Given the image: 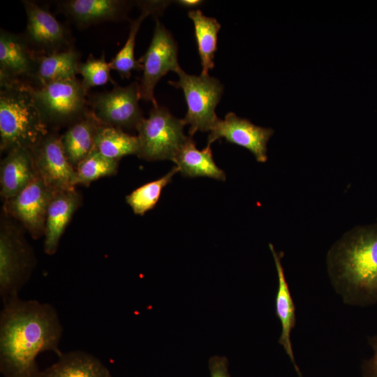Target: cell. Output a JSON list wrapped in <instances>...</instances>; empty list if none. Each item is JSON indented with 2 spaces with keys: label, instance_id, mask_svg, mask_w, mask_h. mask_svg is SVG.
<instances>
[{
  "label": "cell",
  "instance_id": "6da1fadb",
  "mask_svg": "<svg viewBox=\"0 0 377 377\" xmlns=\"http://www.w3.org/2000/svg\"><path fill=\"white\" fill-rule=\"evenodd\" d=\"M63 327L50 304L20 297L3 302L0 313V371L4 377H40L38 355L59 356Z\"/></svg>",
  "mask_w": 377,
  "mask_h": 377
},
{
  "label": "cell",
  "instance_id": "7a4b0ae2",
  "mask_svg": "<svg viewBox=\"0 0 377 377\" xmlns=\"http://www.w3.org/2000/svg\"><path fill=\"white\" fill-rule=\"evenodd\" d=\"M327 267L332 285L345 304H376L377 223L347 232L328 251Z\"/></svg>",
  "mask_w": 377,
  "mask_h": 377
},
{
  "label": "cell",
  "instance_id": "3957f363",
  "mask_svg": "<svg viewBox=\"0 0 377 377\" xmlns=\"http://www.w3.org/2000/svg\"><path fill=\"white\" fill-rule=\"evenodd\" d=\"M28 83L0 82V148L31 150L49 133Z\"/></svg>",
  "mask_w": 377,
  "mask_h": 377
},
{
  "label": "cell",
  "instance_id": "277c9868",
  "mask_svg": "<svg viewBox=\"0 0 377 377\" xmlns=\"http://www.w3.org/2000/svg\"><path fill=\"white\" fill-rule=\"evenodd\" d=\"M29 87L47 126L71 125L89 110L87 91L77 77Z\"/></svg>",
  "mask_w": 377,
  "mask_h": 377
},
{
  "label": "cell",
  "instance_id": "5b68a950",
  "mask_svg": "<svg viewBox=\"0 0 377 377\" xmlns=\"http://www.w3.org/2000/svg\"><path fill=\"white\" fill-rule=\"evenodd\" d=\"M186 123L173 116L165 108L154 107L148 118H144L137 131L138 156L147 161L174 160L188 140L184 134Z\"/></svg>",
  "mask_w": 377,
  "mask_h": 377
},
{
  "label": "cell",
  "instance_id": "8992f818",
  "mask_svg": "<svg viewBox=\"0 0 377 377\" xmlns=\"http://www.w3.org/2000/svg\"><path fill=\"white\" fill-rule=\"evenodd\" d=\"M177 73L179 80L169 81V84L184 91L187 112L183 119L190 126L189 134L210 132L219 120L215 109L223 94V85L209 75H189L182 68Z\"/></svg>",
  "mask_w": 377,
  "mask_h": 377
},
{
  "label": "cell",
  "instance_id": "52a82bcc",
  "mask_svg": "<svg viewBox=\"0 0 377 377\" xmlns=\"http://www.w3.org/2000/svg\"><path fill=\"white\" fill-rule=\"evenodd\" d=\"M34 264L33 252L20 231L3 223L0 230V295L3 303L19 297Z\"/></svg>",
  "mask_w": 377,
  "mask_h": 377
},
{
  "label": "cell",
  "instance_id": "ba28073f",
  "mask_svg": "<svg viewBox=\"0 0 377 377\" xmlns=\"http://www.w3.org/2000/svg\"><path fill=\"white\" fill-rule=\"evenodd\" d=\"M139 82L97 93L88 98L89 108L103 126L136 129L145 118L139 105Z\"/></svg>",
  "mask_w": 377,
  "mask_h": 377
},
{
  "label": "cell",
  "instance_id": "9c48e42d",
  "mask_svg": "<svg viewBox=\"0 0 377 377\" xmlns=\"http://www.w3.org/2000/svg\"><path fill=\"white\" fill-rule=\"evenodd\" d=\"M142 76L139 83L140 98L158 104L154 89L160 79L169 71L176 73L181 69L177 59V45L171 34L156 19L149 46L140 59Z\"/></svg>",
  "mask_w": 377,
  "mask_h": 377
},
{
  "label": "cell",
  "instance_id": "30bf717a",
  "mask_svg": "<svg viewBox=\"0 0 377 377\" xmlns=\"http://www.w3.org/2000/svg\"><path fill=\"white\" fill-rule=\"evenodd\" d=\"M22 3L27 18L22 36L36 55H47L74 47L70 31L47 8L32 1H22Z\"/></svg>",
  "mask_w": 377,
  "mask_h": 377
},
{
  "label": "cell",
  "instance_id": "8fae6325",
  "mask_svg": "<svg viewBox=\"0 0 377 377\" xmlns=\"http://www.w3.org/2000/svg\"><path fill=\"white\" fill-rule=\"evenodd\" d=\"M36 175L55 192L74 190L75 168L63 149L60 136L48 133L31 150Z\"/></svg>",
  "mask_w": 377,
  "mask_h": 377
},
{
  "label": "cell",
  "instance_id": "7c38bea8",
  "mask_svg": "<svg viewBox=\"0 0 377 377\" xmlns=\"http://www.w3.org/2000/svg\"><path fill=\"white\" fill-rule=\"evenodd\" d=\"M55 193L36 175L23 190L6 200L5 210L38 238L44 235L47 209Z\"/></svg>",
  "mask_w": 377,
  "mask_h": 377
},
{
  "label": "cell",
  "instance_id": "4fadbf2b",
  "mask_svg": "<svg viewBox=\"0 0 377 377\" xmlns=\"http://www.w3.org/2000/svg\"><path fill=\"white\" fill-rule=\"evenodd\" d=\"M274 133L270 128L256 126L249 119L228 112L224 119H220L209 132L207 145L219 138L242 147L251 151L256 161L265 163L267 160V145Z\"/></svg>",
  "mask_w": 377,
  "mask_h": 377
},
{
  "label": "cell",
  "instance_id": "5bb4252c",
  "mask_svg": "<svg viewBox=\"0 0 377 377\" xmlns=\"http://www.w3.org/2000/svg\"><path fill=\"white\" fill-rule=\"evenodd\" d=\"M36 56L22 35L1 29L0 82L21 81L30 84Z\"/></svg>",
  "mask_w": 377,
  "mask_h": 377
},
{
  "label": "cell",
  "instance_id": "9a60e30c",
  "mask_svg": "<svg viewBox=\"0 0 377 377\" xmlns=\"http://www.w3.org/2000/svg\"><path fill=\"white\" fill-rule=\"evenodd\" d=\"M59 8L78 28L105 22L117 21L124 16L127 3L119 0H68L59 1Z\"/></svg>",
  "mask_w": 377,
  "mask_h": 377
},
{
  "label": "cell",
  "instance_id": "2e32d148",
  "mask_svg": "<svg viewBox=\"0 0 377 377\" xmlns=\"http://www.w3.org/2000/svg\"><path fill=\"white\" fill-rule=\"evenodd\" d=\"M81 202L80 195L74 190L58 191L53 195L46 215L44 231V251L53 255L73 214Z\"/></svg>",
  "mask_w": 377,
  "mask_h": 377
},
{
  "label": "cell",
  "instance_id": "e0dca14e",
  "mask_svg": "<svg viewBox=\"0 0 377 377\" xmlns=\"http://www.w3.org/2000/svg\"><path fill=\"white\" fill-rule=\"evenodd\" d=\"M36 173L30 149L16 147L7 152L0 166L1 195L9 200L23 190Z\"/></svg>",
  "mask_w": 377,
  "mask_h": 377
},
{
  "label": "cell",
  "instance_id": "ac0fdd59",
  "mask_svg": "<svg viewBox=\"0 0 377 377\" xmlns=\"http://www.w3.org/2000/svg\"><path fill=\"white\" fill-rule=\"evenodd\" d=\"M269 246L274 258L278 276L275 313L281 325V332L278 342L283 346L299 376L301 373L295 362L290 339L291 332L296 324L295 307L286 279L281 256L272 244H269Z\"/></svg>",
  "mask_w": 377,
  "mask_h": 377
},
{
  "label": "cell",
  "instance_id": "d6986e66",
  "mask_svg": "<svg viewBox=\"0 0 377 377\" xmlns=\"http://www.w3.org/2000/svg\"><path fill=\"white\" fill-rule=\"evenodd\" d=\"M101 126L89 110L69 125L60 136L64 153L75 168L94 150L96 134Z\"/></svg>",
  "mask_w": 377,
  "mask_h": 377
},
{
  "label": "cell",
  "instance_id": "ffe728a7",
  "mask_svg": "<svg viewBox=\"0 0 377 377\" xmlns=\"http://www.w3.org/2000/svg\"><path fill=\"white\" fill-rule=\"evenodd\" d=\"M58 360L40 371V377H112L96 357L82 351L62 353Z\"/></svg>",
  "mask_w": 377,
  "mask_h": 377
},
{
  "label": "cell",
  "instance_id": "44dd1931",
  "mask_svg": "<svg viewBox=\"0 0 377 377\" xmlns=\"http://www.w3.org/2000/svg\"><path fill=\"white\" fill-rule=\"evenodd\" d=\"M80 62V52L75 47L47 55H37L35 72L29 84L39 87L75 77Z\"/></svg>",
  "mask_w": 377,
  "mask_h": 377
},
{
  "label": "cell",
  "instance_id": "7402d4cb",
  "mask_svg": "<svg viewBox=\"0 0 377 377\" xmlns=\"http://www.w3.org/2000/svg\"><path fill=\"white\" fill-rule=\"evenodd\" d=\"M173 162L185 177H207L220 181L226 178L224 171L214 161L211 147L207 145L199 150L191 137L178 151Z\"/></svg>",
  "mask_w": 377,
  "mask_h": 377
},
{
  "label": "cell",
  "instance_id": "603a6c76",
  "mask_svg": "<svg viewBox=\"0 0 377 377\" xmlns=\"http://www.w3.org/2000/svg\"><path fill=\"white\" fill-rule=\"evenodd\" d=\"M165 1H145L139 5L140 15L131 22L128 37L116 56L109 62L110 68L119 73L123 78H129L134 70H142V66L134 57L135 38L141 23L149 15L160 14L169 5Z\"/></svg>",
  "mask_w": 377,
  "mask_h": 377
},
{
  "label": "cell",
  "instance_id": "cb8c5ba5",
  "mask_svg": "<svg viewBox=\"0 0 377 377\" xmlns=\"http://www.w3.org/2000/svg\"><path fill=\"white\" fill-rule=\"evenodd\" d=\"M194 24L198 53L201 60V75H207L214 66V54L217 49V34L221 24L213 17H207L200 10H192L188 13Z\"/></svg>",
  "mask_w": 377,
  "mask_h": 377
},
{
  "label": "cell",
  "instance_id": "d4e9b609",
  "mask_svg": "<svg viewBox=\"0 0 377 377\" xmlns=\"http://www.w3.org/2000/svg\"><path fill=\"white\" fill-rule=\"evenodd\" d=\"M138 136L129 135L121 128L101 125L97 132L94 151L115 161L128 155L138 154Z\"/></svg>",
  "mask_w": 377,
  "mask_h": 377
},
{
  "label": "cell",
  "instance_id": "484cf974",
  "mask_svg": "<svg viewBox=\"0 0 377 377\" xmlns=\"http://www.w3.org/2000/svg\"><path fill=\"white\" fill-rule=\"evenodd\" d=\"M179 172L177 166L172 168L162 177L148 182L132 191L126 201L135 214L143 215L154 208L159 200L163 188L171 182L173 176Z\"/></svg>",
  "mask_w": 377,
  "mask_h": 377
},
{
  "label": "cell",
  "instance_id": "4316f807",
  "mask_svg": "<svg viewBox=\"0 0 377 377\" xmlns=\"http://www.w3.org/2000/svg\"><path fill=\"white\" fill-rule=\"evenodd\" d=\"M118 161L94 150L76 166V185H89L94 180L116 174Z\"/></svg>",
  "mask_w": 377,
  "mask_h": 377
},
{
  "label": "cell",
  "instance_id": "83f0119b",
  "mask_svg": "<svg viewBox=\"0 0 377 377\" xmlns=\"http://www.w3.org/2000/svg\"><path fill=\"white\" fill-rule=\"evenodd\" d=\"M110 71L104 52L100 58L90 54L87 61L80 62L77 67L78 74L82 76L81 83L87 91L92 87L104 85L108 82L114 84L110 76Z\"/></svg>",
  "mask_w": 377,
  "mask_h": 377
},
{
  "label": "cell",
  "instance_id": "f1b7e54d",
  "mask_svg": "<svg viewBox=\"0 0 377 377\" xmlns=\"http://www.w3.org/2000/svg\"><path fill=\"white\" fill-rule=\"evenodd\" d=\"M210 377H230L228 371V360L224 356L214 355L208 362Z\"/></svg>",
  "mask_w": 377,
  "mask_h": 377
},
{
  "label": "cell",
  "instance_id": "f546056e",
  "mask_svg": "<svg viewBox=\"0 0 377 377\" xmlns=\"http://www.w3.org/2000/svg\"><path fill=\"white\" fill-rule=\"evenodd\" d=\"M368 342L373 349L374 354L364 363V377H377V335L369 337Z\"/></svg>",
  "mask_w": 377,
  "mask_h": 377
},
{
  "label": "cell",
  "instance_id": "4dcf8cb0",
  "mask_svg": "<svg viewBox=\"0 0 377 377\" xmlns=\"http://www.w3.org/2000/svg\"><path fill=\"white\" fill-rule=\"evenodd\" d=\"M177 3L179 4H181L182 6H184L185 7H195L199 6L202 3V1L199 0H181L177 1Z\"/></svg>",
  "mask_w": 377,
  "mask_h": 377
},
{
  "label": "cell",
  "instance_id": "1f68e13d",
  "mask_svg": "<svg viewBox=\"0 0 377 377\" xmlns=\"http://www.w3.org/2000/svg\"><path fill=\"white\" fill-rule=\"evenodd\" d=\"M299 377H302V374H301V375H299Z\"/></svg>",
  "mask_w": 377,
  "mask_h": 377
}]
</instances>
